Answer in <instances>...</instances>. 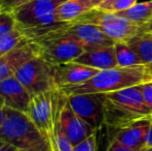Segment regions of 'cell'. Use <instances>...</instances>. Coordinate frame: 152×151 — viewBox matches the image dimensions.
<instances>
[{
	"instance_id": "obj_22",
	"label": "cell",
	"mask_w": 152,
	"mask_h": 151,
	"mask_svg": "<svg viewBox=\"0 0 152 151\" xmlns=\"http://www.w3.org/2000/svg\"><path fill=\"white\" fill-rule=\"evenodd\" d=\"M138 0H110L107 3L100 5L98 8L110 12H120L126 10L138 3Z\"/></svg>"
},
{
	"instance_id": "obj_23",
	"label": "cell",
	"mask_w": 152,
	"mask_h": 151,
	"mask_svg": "<svg viewBox=\"0 0 152 151\" xmlns=\"http://www.w3.org/2000/svg\"><path fill=\"white\" fill-rule=\"evenodd\" d=\"M17 27V21L14 14L0 12V36L12 31Z\"/></svg>"
},
{
	"instance_id": "obj_9",
	"label": "cell",
	"mask_w": 152,
	"mask_h": 151,
	"mask_svg": "<svg viewBox=\"0 0 152 151\" xmlns=\"http://www.w3.org/2000/svg\"><path fill=\"white\" fill-rule=\"evenodd\" d=\"M55 31L76 39L84 47L86 51L98 47H109L115 44L114 40L107 36L98 27L88 23H57Z\"/></svg>"
},
{
	"instance_id": "obj_12",
	"label": "cell",
	"mask_w": 152,
	"mask_h": 151,
	"mask_svg": "<svg viewBox=\"0 0 152 151\" xmlns=\"http://www.w3.org/2000/svg\"><path fill=\"white\" fill-rule=\"evenodd\" d=\"M52 66L55 84L59 89L82 84L99 71V69H97L87 66L75 61L55 64Z\"/></svg>"
},
{
	"instance_id": "obj_1",
	"label": "cell",
	"mask_w": 152,
	"mask_h": 151,
	"mask_svg": "<svg viewBox=\"0 0 152 151\" xmlns=\"http://www.w3.org/2000/svg\"><path fill=\"white\" fill-rule=\"evenodd\" d=\"M147 82H152V76L145 64L129 67L116 66L99 71L82 84L63 87L60 90L66 96L85 93H108Z\"/></svg>"
},
{
	"instance_id": "obj_30",
	"label": "cell",
	"mask_w": 152,
	"mask_h": 151,
	"mask_svg": "<svg viewBox=\"0 0 152 151\" xmlns=\"http://www.w3.org/2000/svg\"><path fill=\"white\" fill-rule=\"evenodd\" d=\"M4 109H5V106H4L3 99L0 96V126L2 125L4 120Z\"/></svg>"
},
{
	"instance_id": "obj_27",
	"label": "cell",
	"mask_w": 152,
	"mask_h": 151,
	"mask_svg": "<svg viewBox=\"0 0 152 151\" xmlns=\"http://www.w3.org/2000/svg\"><path fill=\"white\" fill-rule=\"evenodd\" d=\"M107 151H145V150H140V149H132V148H127L125 146L121 145L120 143H118L117 141L113 140L112 143L110 144L108 150Z\"/></svg>"
},
{
	"instance_id": "obj_8",
	"label": "cell",
	"mask_w": 152,
	"mask_h": 151,
	"mask_svg": "<svg viewBox=\"0 0 152 151\" xmlns=\"http://www.w3.org/2000/svg\"><path fill=\"white\" fill-rule=\"evenodd\" d=\"M15 77L32 96L58 88L55 84L53 66L39 56L25 62Z\"/></svg>"
},
{
	"instance_id": "obj_4",
	"label": "cell",
	"mask_w": 152,
	"mask_h": 151,
	"mask_svg": "<svg viewBox=\"0 0 152 151\" xmlns=\"http://www.w3.org/2000/svg\"><path fill=\"white\" fill-rule=\"evenodd\" d=\"M55 26L42 29H24L37 47L38 56L51 65L74 61L85 52V48L74 38L55 31Z\"/></svg>"
},
{
	"instance_id": "obj_18",
	"label": "cell",
	"mask_w": 152,
	"mask_h": 151,
	"mask_svg": "<svg viewBox=\"0 0 152 151\" xmlns=\"http://www.w3.org/2000/svg\"><path fill=\"white\" fill-rule=\"evenodd\" d=\"M144 64L152 63V32L142 31L126 42Z\"/></svg>"
},
{
	"instance_id": "obj_31",
	"label": "cell",
	"mask_w": 152,
	"mask_h": 151,
	"mask_svg": "<svg viewBox=\"0 0 152 151\" xmlns=\"http://www.w3.org/2000/svg\"><path fill=\"white\" fill-rule=\"evenodd\" d=\"M108 1H110V0H91L93 7H99L100 5H102V4H104V3H107Z\"/></svg>"
},
{
	"instance_id": "obj_6",
	"label": "cell",
	"mask_w": 152,
	"mask_h": 151,
	"mask_svg": "<svg viewBox=\"0 0 152 151\" xmlns=\"http://www.w3.org/2000/svg\"><path fill=\"white\" fill-rule=\"evenodd\" d=\"M61 90L59 88L32 96L27 115L49 141L53 136L58 113Z\"/></svg>"
},
{
	"instance_id": "obj_26",
	"label": "cell",
	"mask_w": 152,
	"mask_h": 151,
	"mask_svg": "<svg viewBox=\"0 0 152 151\" xmlns=\"http://www.w3.org/2000/svg\"><path fill=\"white\" fill-rule=\"evenodd\" d=\"M141 89V92L144 97V101L146 103V105L148 106V108L151 110L152 112V82H147L144 84L139 85Z\"/></svg>"
},
{
	"instance_id": "obj_16",
	"label": "cell",
	"mask_w": 152,
	"mask_h": 151,
	"mask_svg": "<svg viewBox=\"0 0 152 151\" xmlns=\"http://www.w3.org/2000/svg\"><path fill=\"white\" fill-rule=\"evenodd\" d=\"M74 61L87 66L97 69L99 71L118 66L116 56H115L114 46L98 47V48L85 51L81 56H79Z\"/></svg>"
},
{
	"instance_id": "obj_17",
	"label": "cell",
	"mask_w": 152,
	"mask_h": 151,
	"mask_svg": "<svg viewBox=\"0 0 152 151\" xmlns=\"http://www.w3.org/2000/svg\"><path fill=\"white\" fill-rule=\"evenodd\" d=\"M93 7L91 0H66L57 7L56 21L58 23L74 22Z\"/></svg>"
},
{
	"instance_id": "obj_32",
	"label": "cell",
	"mask_w": 152,
	"mask_h": 151,
	"mask_svg": "<svg viewBox=\"0 0 152 151\" xmlns=\"http://www.w3.org/2000/svg\"><path fill=\"white\" fill-rule=\"evenodd\" d=\"M143 29H144V31H147V32H152V20L149 23H147L146 25H144Z\"/></svg>"
},
{
	"instance_id": "obj_28",
	"label": "cell",
	"mask_w": 152,
	"mask_h": 151,
	"mask_svg": "<svg viewBox=\"0 0 152 151\" xmlns=\"http://www.w3.org/2000/svg\"><path fill=\"white\" fill-rule=\"evenodd\" d=\"M152 148V117L150 119V128H149L148 135H147L146 143H145V150Z\"/></svg>"
},
{
	"instance_id": "obj_14",
	"label": "cell",
	"mask_w": 152,
	"mask_h": 151,
	"mask_svg": "<svg viewBox=\"0 0 152 151\" xmlns=\"http://www.w3.org/2000/svg\"><path fill=\"white\" fill-rule=\"evenodd\" d=\"M38 56L37 47L33 42H28L17 47L0 57V81L15 76L16 71L28 60Z\"/></svg>"
},
{
	"instance_id": "obj_34",
	"label": "cell",
	"mask_w": 152,
	"mask_h": 151,
	"mask_svg": "<svg viewBox=\"0 0 152 151\" xmlns=\"http://www.w3.org/2000/svg\"><path fill=\"white\" fill-rule=\"evenodd\" d=\"M145 151H152V148H149V149H147V150H145Z\"/></svg>"
},
{
	"instance_id": "obj_5",
	"label": "cell",
	"mask_w": 152,
	"mask_h": 151,
	"mask_svg": "<svg viewBox=\"0 0 152 151\" xmlns=\"http://www.w3.org/2000/svg\"><path fill=\"white\" fill-rule=\"evenodd\" d=\"M76 22L88 23L98 27L107 36L115 42H126L129 38L144 31L143 26L130 22L126 18L116 14L94 7L82 17L77 19Z\"/></svg>"
},
{
	"instance_id": "obj_3",
	"label": "cell",
	"mask_w": 152,
	"mask_h": 151,
	"mask_svg": "<svg viewBox=\"0 0 152 151\" xmlns=\"http://www.w3.org/2000/svg\"><path fill=\"white\" fill-rule=\"evenodd\" d=\"M0 139L25 151H52L49 141L42 136L27 114L5 108L0 126Z\"/></svg>"
},
{
	"instance_id": "obj_13",
	"label": "cell",
	"mask_w": 152,
	"mask_h": 151,
	"mask_svg": "<svg viewBox=\"0 0 152 151\" xmlns=\"http://www.w3.org/2000/svg\"><path fill=\"white\" fill-rule=\"evenodd\" d=\"M0 96L5 108L27 114L32 95L15 76L0 81Z\"/></svg>"
},
{
	"instance_id": "obj_19",
	"label": "cell",
	"mask_w": 152,
	"mask_h": 151,
	"mask_svg": "<svg viewBox=\"0 0 152 151\" xmlns=\"http://www.w3.org/2000/svg\"><path fill=\"white\" fill-rule=\"evenodd\" d=\"M126 18L130 22L144 26L152 20V0L142 3H137L130 8L120 12H116Z\"/></svg>"
},
{
	"instance_id": "obj_11",
	"label": "cell",
	"mask_w": 152,
	"mask_h": 151,
	"mask_svg": "<svg viewBox=\"0 0 152 151\" xmlns=\"http://www.w3.org/2000/svg\"><path fill=\"white\" fill-rule=\"evenodd\" d=\"M67 101L74 112L86 121L96 131L104 121V105L102 93H85L68 95Z\"/></svg>"
},
{
	"instance_id": "obj_25",
	"label": "cell",
	"mask_w": 152,
	"mask_h": 151,
	"mask_svg": "<svg viewBox=\"0 0 152 151\" xmlns=\"http://www.w3.org/2000/svg\"><path fill=\"white\" fill-rule=\"evenodd\" d=\"M96 133L80 144L74 146V151H96Z\"/></svg>"
},
{
	"instance_id": "obj_29",
	"label": "cell",
	"mask_w": 152,
	"mask_h": 151,
	"mask_svg": "<svg viewBox=\"0 0 152 151\" xmlns=\"http://www.w3.org/2000/svg\"><path fill=\"white\" fill-rule=\"evenodd\" d=\"M19 149H17L15 146L10 145V144L6 143V142H3L0 144V151H18Z\"/></svg>"
},
{
	"instance_id": "obj_35",
	"label": "cell",
	"mask_w": 152,
	"mask_h": 151,
	"mask_svg": "<svg viewBox=\"0 0 152 151\" xmlns=\"http://www.w3.org/2000/svg\"><path fill=\"white\" fill-rule=\"evenodd\" d=\"M1 143H2V140H1V139H0V144H1Z\"/></svg>"
},
{
	"instance_id": "obj_33",
	"label": "cell",
	"mask_w": 152,
	"mask_h": 151,
	"mask_svg": "<svg viewBox=\"0 0 152 151\" xmlns=\"http://www.w3.org/2000/svg\"><path fill=\"white\" fill-rule=\"evenodd\" d=\"M147 67V69H148V71L150 73V75L152 76V63H149V64H145Z\"/></svg>"
},
{
	"instance_id": "obj_2",
	"label": "cell",
	"mask_w": 152,
	"mask_h": 151,
	"mask_svg": "<svg viewBox=\"0 0 152 151\" xmlns=\"http://www.w3.org/2000/svg\"><path fill=\"white\" fill-rule=\"evenodd\" d=\"M102 94L104 124L113 128L115 133L132 122L152 117V112L145 103L139 85Z\"/></svg>"
},
{
	"instance_id": "obj_10",
	"label": "cell",
	"mask_w": 152,
	"mask_h": 151,
	"mask_svg": "<svg viewBox=\"0 0 152 151\" xmlns=\"http://www.w3.org/2000/svg\"><path fill=\"white\" fill-rule=\"evenodd\" d=\"M58 122L61 131L72 146L78 145L96 133L93 127L75 113L68 104L67 96L62 91L59 101Z\"/></svg>"
},
{
	"instance_id": "obj_7",
	"label": "cell",
	"mask_w": 152,
	"mask_h": 151,
	"mask_svg": "<svg viewBox=\"0 0 152 151\" xmlns=\"http://www.w3.org/2000/svg\"><path fill=\"white\" fill-rule=\"evenodd\" d=\"M66 0H30L14 12L17 25L23 29H42L57 24V7Z\"/></svg>"
},
{
	"instance_id": "obj_21",
	"label": "cell",
	"mask_w": 152,
	"mask_h": 151,
	"mask_svg": "<svg viewBox=\"0 0 152 151\" xmlns=\"http://www.w3.org/2000/svg\"><path fill=\"white\" fill-rule=\"evenodd\" d=\"M117 65L120 67H129L143 65L144 63L134 50L124 42H117L114 44Z\"/></svg>"
},
{
	"instance_id": "obj_20",
	"label": "cell",
	"mask_w": 152,
	"mask_h": 151,
	"mask_svg": "<svg viewBox=\"0 0 152 151\" xmlns=\"http://www.w3.org/2000/svg\"><path fill=\"white\" fill-rule=\"evenodd\" d=\"M28 42L31 40L26 34L25 30L17 25L16 28H14L12 31L0 36V57Z\"/></svg>"
},
{
	"instance_id": "obj_36",
	"label": "cell",
	"mask_w": 152,
	"mask_h": 151,
	"mask_svg": "<svg viewBox=\"0 0 152 151\" xmlns=\"http://www.w3.org/2000/svg\"><path fill=\"white\" fill-rule=\"evenodd\" d=\"M18 151H25V150H18Z\"/></svg>"
},
{
	"instance_id": "obj_15",
	"label": "cell",
	"mask_w": 152,
	"mask_h": 151,
	"mask_svg": "<svg viewBox=\"0 0 152 151\" xmlns=\"http://www.w3.org/2000/svg\"><path fill=\"white\" fill-rule=\"evenodd\" d=\"M150 119H141L126 125L115 133L113 140L127 148L145 150V143L150 128Z\"/></svg>"
},
{
	"instance_id": "obj_24",
	"label": "cell",
	"mask_w": 152,
	"mask_h": 151,
	"mask_svg": "<svg viewBox=\"0 0 152 151\" xmlns=\"http://www.w3.org/2000/svg\"><path fill=\"white\" fill-rule=\"evenodd\" d=\"M30 0H0V12L12 14Z\"/></svg>"
}]
</instances>
